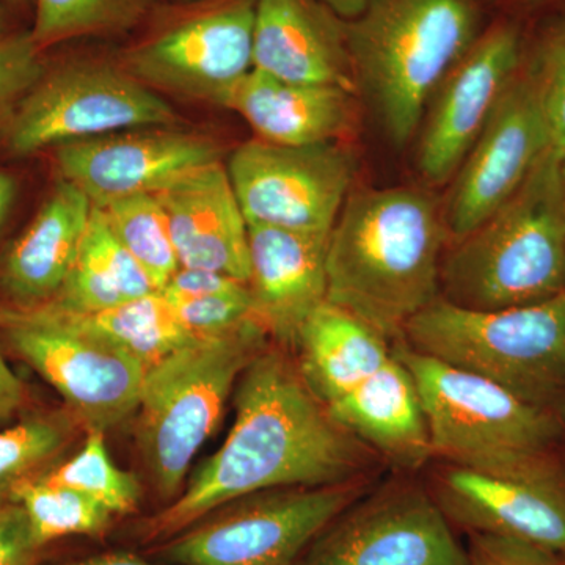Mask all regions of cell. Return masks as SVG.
I'll use <instances>...</instances> for the list:
<instances>
[{"label": "cell", "instance_id": "22", "mask_svg": "<svg viewBox=\"0 0 565 565\" xmlns=\"http://www.w3.org/2000/svg\"><path fill=\"white\" fill-rule=\"evenodd\" d=\"M92 212L88 196L61 178L0 263V291L17 308L41 307L57 296L79 255Z\"/></svg>", "mask_w": 565, "mask_h": 565}, {"label": "cell", "instance_id": "8", "mask_svg": "<svg viewBox=\"0 0 565 565\" xmlns=\"http://www.w3.org/2000/svg\"><path fill=\"white\" fill-rule=\"evenodd\" d=\"M255 10L256 0H158L117 61L147 87L223 107L253 70Z\"/></svg>", "mask_w": 565, "mask_h": 565}, {"label": "cell", "instance_id": "19", "mask_svg": "<svg viewBox=\"0 0 565 565\" xmlns=\"http://www.w3.org/2000/svg\"><path fill=\"white\" fill-rule=\"evenodd\" d=\"M329 236L248 225L253 316L281 348L292 349L300 327L327 302Z\"/></svg>", "mask_w": 565, "mask_h": 565}, {"label": "cell", "instance_id": "41", "mask_svg": "<svg viewBox=\"0 0 565 565\" xmlns=\"http://www.w3.org/2000/svg\"><path fill=\"white\" fill-rule=\"evenodd\" d=\"M14 195H17V182L9 173L0 170V228H2V223L9 214Z\"/></svg>", "mask_w": 565, "mask_h": 565}, {"label": "cell", "instance_id": "14", "mask_svg": "<svg viewBox=\"0 0 565 565\" xmlns=\"http://www.w3.org/2000/svg\"><path fill=\"white\" fill-rule=\"evenodd\" d=\"M526 28L525 21L500 11L435 92L416 159L430 184H445L459 172L522 65Z\"/></svg>", "mask_w": 565, "mask_h": 565}, {"label": "cell", "instance_id": "27", "mask_svg": "<svg viewBox=\"0 0 565 565\" xmlns=\"http://www.w3.org/2000/svg\"><path fill=\"white\" fill-rule=\"evenodd\" d=\"M9 500L21 505L36 544L43 548L68 535L98 537L109 530L114 516L95 498L70 487L50 484L40 476L18 481L10 489Z\"/></svg>", "mask_w": 565, "mask_h": 565}, {"label": "cell", "instance_id": "42", "mask_svg": "<svg viewBox=\"0 0 565 565\" xmlns=\"http://www.w3.org/2000/svg\"><path fill=\"white\" fill-rule=\"evenodd\" d=\"M14 17H17V13L14 11H11L9 7L3 6L2 2H0V35H6V33H10L13 31H18L17 24H14Z\"/></svg>", "mask_w": 565, "mask_h": 565}, {"label": "cell", "instance_id": "1", "mask_svg": "<svg viewBox=\"0 0 565 565\" xmlns=\"http://www.w3.org/2000/svg\"><path fill=\"white\" fill-rule=\"evenodd\" d=\"M234 412L225 444L172 503L137 527L143 544H163L248 494L379 478L385 467L330 415L281 345H267L245 367L234 388Z\"/></svg>", "mask_w": 565, "mask_h": 565}, {"label": "cell", "instance_id": "15", "mask_svg": "<svg viewBox=\"0 0 565 565\" xmlns=\"http://www.w3.org/2000/svg\"><path fill=\"white\" fill-rule=\"evenodd\" d=\"M552 147L537 88L522 63L456 173L444 210L449 239H462L503 206Z\"/></svg>", "mask_w": 565, "mask_h": 565}, {"label": "cell", "instance_id": "30", "mask_svg": "<svg viewBox=\"0 0 565 565\" xmlns=\"http://www.w3.org/2000/svg\"><path fill=\"white\" fill-rule=\"evenodd\" d=\"M522 63L537 88L553 147L565 156V6L527 24Z\"/></svg>", "mask_w": 565, "mask_h": 565}, {"label": "cell", "instance_id": "31", "mask_svg": "<svg viewBox=\"0 0 565 565\" xmlns=\"http://www.w3.org/2000/svg\"><path fill=\"white\" fill-rule=\"evenodd\" d=\"M70 433V422L62 416H35L0 430V504L9 501L11 487L65 448Z\"/></svg>", "mask_w": 565, "mask_h": 565}, {"label": "cell", "instance_id": "12", "mask_svg": "<svg viewBox=\"0 0 565 565\" xmlns=\"http://www.w3.org/2000/svg\"><path fill=\"white\" fill-rule=\"evenodd\" d=\"M411 476L373 487L344 509L297 565H470L444 509Z\"/></svg>", "mask_w": 565, "mask_h": 565}, {"label": "cell", "instance_id": "40", "mask_svg": "<svg viewBox=\"0 0 565 565\" xmlns=\"http://www.w3.org/2000/svg\"><path fill=\"white\" fill-rule=\"evenodd\" d=\"M321 2L326 3L338 17L351 21L353 18L360 17L373 0H321Z\"/></svg>", "mask_w": 565, "mask_h": 565}, {"label": "cell", "instance_id": "6", "mask_svg": "<svg viewBox=\"0 0 565 565\" xmlns=\"http://www.w3.org/2000/svg\"><path fill=\"white\" fill-rule=\"evenodd\" d=\"M399 341L565 419V292L497 311L438 297L408 321Z\"/></svg>", "mask_w": 565, "mask_h": 565}, {"label": "cell", "instance_id": "36", "mask_svg": "<svg viewBox=\"0 0 565 565\" xmlns=\"http://www.w3.org/2000/svg\"><path fill=\"white\" fill-rule=\"evenodd\" d=\"M245 285L247 282L225 274L214 273V270L180 266L159 292L169 302H180V300L196 299V297L212 296V294L234 291Z\"/></svg>", "mask_w": 565, "mask_h": 565}, {"label": "cell", "instance_id": "38", "mask_svg": "<svg viewBox=\"0 0 565 565\" xmlns=\"http://www.w3.org/2000/svg\"><path fill=\"white\" fill-rule=\"evenodd\" d=\"M563 6L565 0H500V11L514 14L526 24Z\"/></svg>", "mask_w": 565, "mask_h": 565}, {"label": "cell", "instance_id": "44", "mask_svg": "<svg viewBox=\"0 0 565 565\" xmlns=\"http://www.w3.org/2000/svg\"><path fill=\"white\" fill-rule=\"evenodd\" d=\"M564 180H565V159H564Z\"/></svg>", "mask_w": 565, "mask_h": 565}, {"label": "cell", "instance_id": "3", "mask_svg": "<svg viewBox=\"0 0 565 565\" xmlns=\"http://www.w3.org/2000/svg\"><path fill=\"white\" fill-rule=\"evenodd\" d=\"M500 13V0H373L348 21L356 85L404 148L430 99Z\"/></svg>", "mask_w": 565, "mask_h": 565}, {"label": "cell", "instance_id": "33", "mask_svg": "<svg viewBox=\"0 0 565 565\" xmlns=\"http://www.w3.org/2000/svg\"><path fill=\"white\" fill-rule=\"evenodd\" d=\"M46 68V52L36 46L31 28L0 35V114L13 110Z\"/></svg>", "mask_w": 565, "mask_h": 565}, {"label": "cell", "instance_id": "18", "mask_svg": "<svg viewBox=\"0 0 565 565\" xmlns=\"http://www.w3.org/2000/svg\"><path fill=\"white\" fill-rule=\"evenodd\" d=\"M429 492L449 522L470 533L505 535L565 555V492L438 462Z\"/></svg>", "mask_w": 565, "mask_h": 565}, {"label": "cell", "instance_id": "37", "mask_svg": "<svg viewBox=\"0 0 565 565\" xmlns=\"http://www.w3.org/2000/svg\"><path fill=\"white\" fill-rule=\"evenodd\" d=\"M24 385L10 370L0 349V419H9L24 403Z\"/></svg>", "mask_w": 565, "mask_h": 565}, {"label": "cell", "instance_id": "11", "mask_svg": "<svg viewBox=\"0 0 565 565\" xmlns=\"http://www.w3.org/2000/svg\"><path fill=\"white\" fill-rule=\"evenodd\" d=\"M377 478L248 494L163 542L173 565H297L315 539Z\"/></svg>", "mask_w": 565, "mask_h": 565}, {"label": "cell", "instance_id": "10", "mask_svg": "<svg viewBox=\"0 0 565 565\" xmlns=\"http://www.w3.org/2000/svg\"><path fill=\"white\" fill-rule=\"evenodd\" d=\"M177 111L118 61L79 55L47 65L11 111L3 140L11 154L128 129L172 128Z\"/></svg>", "mask_w": 565, "mask_h": 565}, {"label": "cell", "instance_id": "25", "mask_svg": "<svg viewBox=\"0 0 565 565\" xmlns=\"http://www.w3.org/2000/svg\"><path fill=\"white\" fill-rule=\"evenodd\" d=\"M158 0H35L32 39L41 51L84 40L125 39Z\"/></svg>", "mask_w": 565, "mask_h": 565}, {"label": "cell", "instance_id": "34", "mask_svg": "<svg viewBox=\"0 0 565 565\" xmlns=\"http://www.w3.org/2000/svg\"><path fill=\"white\" fill-rule=\"evenodd\" d=\"M470 565H565V555L505 535L470 533Z\"/></svg>", "mask_w": 565, "mask_h": 565}, {"label": "cell", "instance_id": "29", "mask_svg": "<svg viewBox=\"0 0 565 565\" xmlns=\"http://www.w3.org/2000/svg\"><path fill=\"white\" fill-rule=\"evenodd\" d=\"M40 478L95 498L114 515L132 514L139 508L140 482L136 476L115 465L107 451L106 434L99 430H88L87 440L76 456Z\"/></svg>", "mask_w": 565, "mask_h": 565}, {"label": "cell", "instance_id": "28", "mask_svg": "<svg viewBox=\"0 0 565 565\" xmlns=\"http://www.w3.org/2000/svg\"><path fill=\"white\" fill-rule=\"evenodd\" d=\"M110 232L161 291L180 267L169 218L154 193H137L99 207Z\"/></svg>", "mask_w": 565, "mask_h": 565}, {"label": "cell", "instance_id": "24", "mask_svg": "<svg viewBox=\"0 0 565 565\" xmlns=\"http://www.w3.org/2000/svg\"><path fill=\"white\" fill-rule=\"evenodd\" d=\"M292 349L305 384L326 405L351 393L393 355L384 334L329 302L303 322Z\"/></svg>", "mask_w": 565, "mask_h": 565}, {"label": "cell", "instance_id": "39", "mask_svg": "<svg viewBox=\"0 0 565 565\" xmlns=\"http://www.w3.org/2000/svg\"><path fill=\"white\" fill-rule=\"evenodd\" d=\"M57 565H158L152 564L143 557L128 552H110L103 555L82 557V559L68 561Z\"/></svg>", "mask_w": 565, "mask_h": 565}, {"label": "cell", "instance_id": "9", "mask_svg": "<svg viewBox=\"0 0 565 565\" xmlns=\"http://www.w3.org/2000/svg\"><path fill=\"white\" fill-rule=\"evenodd\" d=\"M0 329L87 433L106 434L136 414L147 367L81 315L52 305L0 308Z\"/></svg>", "mask_w": 565, "mask_h": 565}, {"label": "cell", "instance_id": "26", "mask_svg": "<svg viewBox=\"0 0 565 565\" xmlns=\"http://www.w3.org/2000/svg\"><path fill=\"white\" fill-rule=\"evenodd\" d=\"M81 316L147 370L199 338L185 330L172 305L159 291L102 313Z\"/></svg>", "mask_w": 565, "mask_h": 565}, {"label": "cell", "instance_id": "16", "mask_svg": "<svg viewBox=\"0 0 565 565\" xmlns=\"http://www.w3.org/2000/svg\"><path fill=\"white\" fill-rule=\"evenodd\" d=\"M63 180L79 188L93 206L156 193L181 174L222 161L217 141L172 128L114 132L71 141L55 151Z\"/></svg>", "mask_w": 565, "mask_h": 565}, {"label": "cell", "instance_id": "2", "mask_svg": "<svg viewBox=\"0 0 565 565\" xmlns=\"http://www.w3.org/2000/svg\"><path fill=\"white\" fill-rule=\"evenodd\" d=\"M446 232L429 193L411 188L351 193L327 247V302L362 319L394 344L440 297Z\"/></svg>", "mask_w": 565, "mask_h": 565}, {"label": "cell", "instance_id": "21", "mask_svg": "<svg viewBox=\"0 0 565 565\" xmlns=\"http://www.w3.org/2000/svg\"><path fill=\"white\" fill-rule=\"evenodd\" d=\"M327 408L396 473H418L434 460L418 385L408 367L394 355Z\"/></svg>", "mask_w": 565, "mask_h": 565}, {"label": "cell", "instance_id": "23", "mask_svg": "<svg viewBox=\"0 0 565 565\" xmlns=\"http://www.w3.org/2000/svg\"><path fill=\"white\" fill-rule=\"evenodd\" d=\"M355 93L334 85L296 84L252 70L226 98L256 139L307 147L338 143L355 125Z\"/></svg>", "mask_w": 565, "mask_h": 565}, {"label": "cell", "instance_id": "20", "mask_svg": "<svg viewBox=\"0 0 565 565\" xmlns=\"http://www.w3.org/2000/svg\"><path fill=\"white\" fill-rule=\"evenodd\" d=\"M154 195L169 218L180 266L248 281V225L225 163L193 169Z\"/></svg>", "mask_w": 565, "mask_h": 565}, {"label": "cell", "instance_id": "4", "mask_svg": "<svg viewBox=\"0 0 565 565\" xmlns=\"http://www.w3.org/2000/svg\"><path fill=\"white\" fill-rule=\"evenodd\" d=\"M393 355L418 385L434 459L565 492L564 418L403 341L393 344Z\"/></svg>", "mask_w": 565, "mask_h": 565}, {"label": "cell", "instance_id": "5", "mask_svg": "<svg viewBox=\"0 0 565 565\" xmlns=\"http://www.w3.org/2000/svg\"><path fill=\"white\" fill-rule=\"evenodd\" d=\"M564 159L550 148L503 206L452 243L441 259V299L497 311L565 292Z\"/></svg>", "mask_w": 565, "mask_h": 565}, {"label": "cell", "instance_id": "13", "mask_svg": "<svg viewBox=\"0 0 565 565\" xmlns=\"http://www.w3.org/2000/svg\"><path fill=\"white\" fill-rule=\"evenodd\" d=\"M355 158L338 143L289 145L252 139L228 170L247 225L330 234L355 178Z\"/></svg>", "mask_w": 565, "mask_h": 565}, {"label": "cell", "instance_id": "43", "mask_svg": "<svg viewBox=\"0 0 565 565\" xmlns=\"http://www.w3.org/2000/svg\"><path fill=\"white\" fill-rule=\"evenodd\" d=\"M3 6L9 7L17 14L31 13L33 20V11H35V0H0Z\"/></svg>", "mask_w": 565, "mask_h": 565}, {"label": "cell", "instance_id": "17", "mask_svg": "<svg viewBox=\"0 0 565 565\" xmlns=\"http://www.w3.org/2000/svg\"><path fill=\"white\" fill-rule=\"evenodd\" d=\"M253 70L356 93L348 21L321 0H256Z\"/></svg>", "mask_w": 565, "mask_h": 565}, {"label": "cell", "instance_id": "32", "mask_svg": "<svg viewBox=\"0 0 565 565\" xmlns=\"http://www.w3.org/2000/svg\"><path fill=\"white\" fill-rule=\"evenodd\" d=\"M182 326L193 337H218L256 321L248 286L234 291L170 302Z\"/></svg>", "mask_w": 565, "mask_h": 565}, {"label": "cell", "instance_id": "7", "mask_svg": "<svg viewBox=\"0 0 565 565\" xmlns=\"http://www.w3.org/2000/svg\"><path fill=\"white\" fill-rule=\"evenodd\" d=\"M270 344L258 321L195 338L148 367L137 407V445L156 489L181 493L193 457L221 423L245 367Z\"/></svg>", "mask_w": 565, "mask_h": 565}, {"label": "cell", "instance_id": "35", "mask_svg": "<svg viewBox=\"0 0 565 565\" xmlns=\"http://www.w3.org/2000/svg\"><path fill=\"white\" fill-rule=\"evenodd\" d=\"M41 552L21 505L10 500L0 504V565H36Z\"/></svg>", "mask_w": 565, "mask_h": 565}]
</instances>
